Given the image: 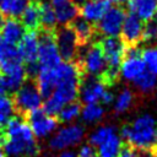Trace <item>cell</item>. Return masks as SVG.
I'll return each mask as SVG.
<instances>
[{"label": "cell", "instance_id": "1", "mask_svg": "<svg viewBox=\"0 0 157 157\" xmlns=\"http://www.w3.org/2000/svg\"><path fill=\"white\" fill-rule=\"evenodd\" d=\"M59 82L53 93L45 98L43 110L53 117H58L59 112L67 103L75 102L78 97L80 83L83 72L76 61H64L56 66Z\"/></svg>", "mask_w": 157, "mask_h": 157}, {"label": "cell", "instance_id": "2", "mask_svg": "<svg viewBox=\"0 0 157 157\" xmlns=\"http://www.w3.org/2000/svg\"><path fill=\"white\" fill-rule=\"evenodd\" d=\"M2 130V147L6 156L34 157L38 153L36 136L23 118L13 117Z\"/></svg>", "mask_w": 157, "mask_h": 157}, {"label": "cell", "instance_id": "3", "mask_svg": "<svg viewBox=\"0 0 157 157\" xmlns=\"http://www.w3.org/2000/svg\"><path fill=\"white\" fill-rule=\"evenodd\" d=\"M157 120L150 114L137 117L130 125L121 128L120 137L132 148H153Z\"/></svg>", "mask_w": 157, "mask_h": 157}, {"label": "cell", "instance_id": "4", "mask_svg": "<svg viewBox=\"0 0 157 157\" xmlns=\"http://www.w3.org/2000/svg\"><path fill=\"white\" fill-rule=\"evenodd\" d=\"M75 61L80 65L83 75L94 76L102 80L107 72V61L98 42H93L90 45H81L78 56Z\"/></svg>", "mask_w": 157, "mask_h": 157}, {"label": "cell", "instance_id": "5", "mask_svg": "<svg viewBox=\"0 0 157 157\" xmlns=\"http://www.w3.org/2000/svg\"><path fill=\"white\" fill-rule=\"evenodd\" d=\"M38 33V66L39 70L56 67L61 63V58L55 42V29L39 28Z\"/></svg>", "mask_w": 157, "mask_h": 157}, {"label": "cell", "instance_id": "6", "mask_svg": "<svg viewBox=\"0 0 157 157\" xmlns=\"http://www.w3.org/2000/svg\"><path fill=\"white\" fill-rule=\"evenodd\" d=\"M13 104L16 112L22 115H27L31 112L42 107L43 98L39 90L33 81H25V83L13 93Z\"/></svg>", "mask_w": 157, "mask_h": 157}, {"label": "cell", "instance_id": "7", "mask_svg": "<svg viewBox=\"0 0 157 157\" xmlns=\"http://www.w3.org/2000/svg\"><path fill=\"white\" fill-rule=\"evenodd\" d=\"M141 52L142 49L139 45L125 48L124 58L119 67V74L124 80L134 82L141 74H144L147 70L142 60Z\"/></svg>", "mask_w": 157, "mask_h": 157}, {"label": "cell", "instance_id": "8", "mask_svg": "<svg viewBox=\"0 0 157 157\" xmlns=\"http://www.w3.org/2000/svg\"><path fill=\"white\" fill-rule=\"evenodd\" d=\"M55 42L61 60L75 61L77 59L81 45L77 40L76 33L69 25L60 26L55 29Z\"/></svg>", "mask_w": 157, "mask_h": 157}, {"label": "cell", "instance_id": "9", "mask_svg": "<svg viewBox=\"0 0 157 157\" xmlns=\"http://www.w3.org/2000/svg\"><path fill=\"white\" fill-rule=\"evenodd\" d=\"M85 129L80 124H70L60 128L49 140V147L54 151H63L82 141Z\"/></svg>", "mask_w": 157, "mask_h": 157}, {"label": "cell", "instance_id": "10", "mask_svg": "<svg viewBox=\"0 0 157 157\" xmlns=\"http://www.w3.org/2000/svg\"><path fill=\"white\" fill-rule=\"evenodd\" d=\"M125 16L126 12L124 7L110 6L102 18L96 23L97 33H101L104 37H119Z\"/></svg>", "mask_w": 157, "mask_h": 157}, {"label": "cell", "instance_id": "11", "mask_svg": "<svg viewBox=\"0 0 157 157\" xmlns=\"http://www.w3.org/2000/svg\"><path fill=\"white\" fill-rule=\"evenodd\" d=\"M27 123L32 129L36 137L43 139L47 137L58 129V118L53 117L43 110V108L36 109L27 114Z\"/></svg>", "mask_w": 157, "mask_h": 157}, {"label": "cell", "instance_id": "12", "mask_svg": "<svg viewBox=\"0 0 157 157\" xmlns=\"http://www.w3.org/2000/svg\"><path fill=\"white\" fill-rule=\"evenodd\" d=\"M107 87L108 86L101 78L83 75L80 83V91H78L81 102H83L85 104L102 102V98L105 91L108 90Z\"/></svg>", "mask_w": 157, "mask_h": 157}, {"label": "cell", "instance_id": "13", "mask_svg": "<svg viewBox=\"0 0 157 157\" xmlns=\"http://www.w3.org/2000/svg\"><path fill=\"white\" fill-rule=\"evenodd\" d=\"M144 26V21H141L136 15L129 12L125 16L119 36L126 47H135L142 42Z\"/></svg>", "mask_w": 157, "mask_h": 157}, {"label": "cell", "instance_id": "14", "mask_svg": "<svg viewBox=\"0 0 157 157\" xmlns=\"http://www.w3.org/2000/svg\"><path fill=\"white\" fill-rule=\"evenodd\" d=\"M56 17V22L61 26L70 25L77 16H80V9L72 2V0H49Z\"/></svg>", "mask_w": 157, "mask_h": 157}, {"label": "cell", "instance_id": "15", "mask_svg": "<svg viewBox=\"0 0 157 157\" xmlns=\"http://www.w3.org/2000/svg\"><path fill=\"white\" fill-rule=\"evenodd\" d=\"M58 82H59V75H58L56 67L38 70V74L36 76V85L43 99L48 98L53 93Z\"/></svg>", "mask_w": 157, "mask_h": 157}, {"label": "cell", "instance_id": "16", "mask_svg": "<svg viewBox=\"0 0 157 157\" xmlns=\"http://www.w3.org/2000/svg\"><path fill=\"white\" fill-rule=\"evenodd\" d=\"M69 26L76 33V37H77V40H78L80 45L90 44L91 42H93V38L97 34L96 25L87 21L82 16H77Z\"/></svg>", "mask_w": 157, "mask_h": 157}, {"label": "cell", "instance_id": "17", "mask_svg": "<svg viewBox=\"0 0 157 157\" xmlns=\"http://www.w3.org/2000/svg\"><path fill=\"white\" fill-rule=\"evenodd\" d=\"M109 7L110 2L108 0H88L80 9V16L96 25Z\"/></svg>", "mask_w": 157, "mask_h": 157}, {"label": "cell", "instance_id": "18", "mask_svg": "<svg viewBox=\"0 0 157 157\" xmlns=\"http://www.w3.org/2000/svg\"><path fill=\"white\" fill-rule=\"evenodd\" d=\"M128 7L141 21L147 22L157 16V0H129Z\"/></svg>", "mask_w": 157, "mask_h": 157}, {"label": "cell", "instance_id": "19", "mask_svg": "<svg viewBox=\"0 0 157 157\" xmlns=\"http://www.w3.org/2000/svg\"><path fill=\"white\" fill-rule=\"evenodd\" d=\"M25 32H26L25 27L17 18H6L0 29V37L6 43L17 45L21 38L23 37Z\"/></svg>", "mask_w": 157, "mask_h": 157}, {"label": "cell", "instance_id": "20", "mask_svg": "<svg viewBox=\"0 0 157 157\" xmlns=\"http://www.w3.org/2000/svg\"><path fill=\"white\" fill-rule=\"evenodd\" d=\"M21 23L26 31H38L40 28V6L39 0H31L28 6L20 16Z\"/></svg>", "mask_w": 157, "mask_h": 157}, {"label": "cell", "instance_id": "21", "mask_svg": "<svg viewBox=\"0 0 157 157\" xmlns=\"http://www.w3.org/2000/svg\"><path fill=\"white\" fill-rule=\"evenodd\" d=\"M123 147V141L120 135L115 131L102 144L97 146V157H118Z\"/></svg>", "mask_w": 157, "mask_h": 157}, {"label": "cell", "instance_id": "22", "mask_svg": "<svg viewBox=\"0 0 157 157\" xmlns=\"http://www.w3.org/2000/svg\"><path fill=\"white\" fill-rule=\"evenodd\" d=\"M31 0H0V11L6 18H17L22 15Z\"/></svg>", "mask_w": 157, "mask_h": 157}, {"label": "cell", "instance_id": "23", "mask_svg": "<svg viewBox=\"0 0 157 157\" xmlns=\"http://www.w3.org/2000/svg\"><path fill=\"white\" fill-rule=\"evenodd\" d=\"M40 6V28L43 29H56V17L55 12L49 2V0H39Z\"/></svg>", "mask_w": 157, "mask_h": 157}, {"label": "cell", "instance_id": "24", "mask_svg": "<svg viewBox=\"0 0 157 157\" xmlns=\"http://www.w3.org/2000/svg\"><path fill=\"white\" fill-rule=\"evenodd\" d=\"M16 108L13 101L10 96L1 94L0 96V130H2L7 123L15 117Z\"/></svg>", "mask_w": 157, "mask_h": 157}, {"label": "cell", "instance_id": "25", "mask_svg": "<svg viewBox=\"0 0 157 157\" xmlns=\"http://www.w3.org/2000/svg\"><path fill=\"white\" fill-rule=\"evenodd\" d=\"M82 121L87 124H93L99 121L104 117V109L99 103H90L85 104L83 108H81V114H80Z\"/></svg>", "mask_w": 157, "mask_h": 157}, {"label": "cell", "instance_id": "26", "mask_svg": "<svg viewBox=\"0 0 157 157\" xmlns=\"http://www.w3.org/2000/svg\"><path fill=\"white\" fill-rule=\"evenodd\" d=\"M134 103V94L129 88H123L119 94L114 98L113 110L115 114H123L125 113Z\"/></svg>", "mask_w": 157, "mask_h": 157}, {"label": "cell", "instance_id": "27", "mask_svg": "<svg viewBox=\"0 0 157 157\" xmlns=\"http://www.w3.org/2000/svg\"><path fill=\"white\" fill-rule=\"evenodd\" d=\"M136 88L142 93H150L152 92L157 86V75L152 74L151 71L146 70L144 74H141L135 81H134Z\"/></svg>", "mask_w": 157, "mask_h": 157}, {"label": "cell", "instance_id": "28", "mask_svg": "<svg viewBox=\"0 0 157 157\" xmlns=\"http://www.w3.org/2000/svg\"><path fill=\"white\" fill-rule=\"evenodd\" d=\"M80 114H81V105L78 102L75 101V102H71V103H67L66 105H64L56 118H58V120H60L63 123L70 124L75 119H77L80 117Z\"/></svg>", "mask_w": 157, "mask_h": 157}, {"label": "cell", "instance_id": "29", "mask_svg": "<svg viewBox=\"0 0 157 157\" xmlns=\"http://www.w3.org/2000/svg\"><path fill=\"white\" fill-rule=\"evenodd\" d=\"M117 131V129L115 128H113V126H110V125H102V126H99V128H97L91 135H90V139H88V141H90V145L91 146H98L99 144H102L105 139H108L112 134H114Z\"/></svg>", "mask_w": 157, "mask_h": 157}, {"label": "cell", "instance_id": "30", "mask_svg": "<svg viewBox=\"0 0 157 157\" xmlns=\"http://www.w3.org/2000/svg\"><path fill=\"white\" fill-rule=\"evenodd\" d=\"M141 56L146 65V69L152 74L157 75V45L142 49Z\"/></svg>", "mask_w": 157, "mask_h": 157}, {"label": "cell", "instance_id": "31", "mask_svg": "<svg viewBox=\"0 0 157 157\" xmlns=\"http://www.w3.org/2000/svg\"><path fill=\"white\" fill-rule=\"evenodd\" d=\"M144 42H152L157 40V16L147 22L144 26Z\"/></svg>", "mask_w": 157, "mask_h": 157}, {"label": "cell", "instance_id": "32", "mask_svg": "<svg viewBox=\"0 0 157 157\" xmlns=\"http://www.w3.org/2000/svg\"><path fill=\"white\" fill-rule=\"evenodd\" d=\"M76 157H97V151L90 144L88 145H83L80 148V151H78Z\"/></svg>", "mask_w": 157, "mask_h": 157}, {"label": "cell", "instance_id": "33", "mask_svg": "<svg viewBox=\"0 0 157 157\" xmlns=\"http://www.w3.org/2000/svg\"><path fill=\"white\" fill-rule=\"evenodd\" d=\"M134 157H156L155 148H134Z\"/></svg>", "mask_w": 157, "mask_h": 157}, {"label": "cell", "instance_id": "34", "mask_svg": "<svg viewBox=\"0 0 157 157\" xmlns=\"http://www.w3.org/2000/svg\"><path fill=\"white\" fill-rule=\"evenodd\" d=\"M118 157H134V148L129 145H125V146L123 145Z\"/></svg>", "mask_w": 157, "mask_h": 157}, {"label": "cell", "instance_id": "35", "mask_svg": "<svg viewBox=\"0 0 157 157\" xmlns=\"http://www.w3.org/2000/svg\"><path fill=\"white\" fill-rule=\"evenodd\" d=\"M108 1L114 6H119V7H124L125 5L129 4V0H108Z\"/></svg>", "mask_w": 157, "mask_h": 157}, {"label": "cell", "instance_id": "36", "mask_svg": "<svg viewBox=\"0 0 157 157\" xmlns=\"http://www.w3.org/2000/svg\"><path fill=\"white\" fill-rule=\"evenodd\" d=\"M5 92H6L5 81H4V77H2V75L0 74V96H1V94H5Z\"/></svg>", "mask_w": 157, "mask_h": 157}, {"label": "cell", "instance_id": "37", "mask_svg": "<svg viewBox=\"0 0 157 157\" xmlns=\"http://www.w3.org/2000/svg\"><path fill=\"white\" fill-rule=\"evenodd\" d=\"M58 157H76V155L71 151H63Z\"/></svg>", "mask_w": 157, "mask_h": 157}, {"label": "cell", "instance_id": "38", "mask_svg": "<svg viewBox=\"0 0 157 157\" xmlns=\"http://www.w3.org/2000/svg\"><path fill=\"white\" fill-rule=\"evenodd\" d=\"M87 1H88V0H72V2H74L78 9H81V7H82Z\"/></svg>", "mask_w": 157, "mask_h": 157}, {"label": "cell", "instance_id": "39", "mask_svg": "<svg viewBox=\"0 0 157 157\" xmlns=\"http://www.w3.org/2000/svg\"><path fill=\"white\" fill-rule=\"evenodd\" d=\"M5 20H6V17L1 13V11H0V29H1V27H2V25H4V22H5Z\"/></svg>", "mask_w": 157, "mask_h": 157}, {"label": "cell", "instance_id": "40", "mask_svg": "<svg viewBox=\"0 0 157 157\" xmlns=\"http://www.w3.org/2000/svg\"><path fill=\"white\" fill-rule=\"evenodd\" d=\"M0 157H6V156H5V153H4V151H2V150H0Z\"/></svg>", "mask_w": 157, "mask_h": 157}, {"label": "cell", "instance_id": "41", "mask_svg": "<svg viewBox=\"0 0 157 157\" xmlns=\"http://www.w3.org/2000/svg\"><path fill=\"white\" fill-rule=\"evenodd\" d=\"M155 151H156V157H157V148H155Z\"/></svg>", "mask_w": 157, "mask_h": 157}]
</instances>
